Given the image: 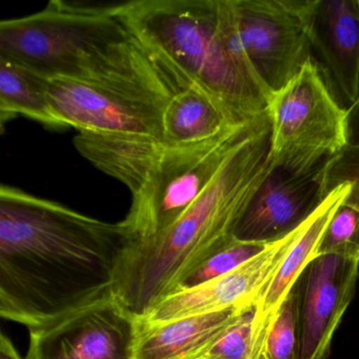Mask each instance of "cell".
Listing matches in <instances>:
<instances>
[{"label":"cell","instance_id":"obj_1","mask_svg":"<svg viewBox=\"0 0 359 359\" xmlns=\"http://www.w3.org/2000/svg\"><path fill=\"white\" fill-rule=\"evenodd\" d=\"M133 243L123 222L1 186L0 315L33 329L111 297Z\"/></svg>","mask_w":359,"mask_h":359},{"label":"cell","instance_id":"obj_2","mask_svg":"<svg viewBox=\"0 0 359 359\" xmlns=\"http://www.w3.org/2000/svg\"><path fill=\"white\" fill-rule=\"evenodd\" d=\"M270 140L264 112L191 207L161 234L130 247L113 295L136 318L182 291L189 277L232 239L241 214L273 169Z\"/></svg>","mask_w":359,"mask_h":359},{"label":"cell","instance_id":"obj_3","mask_svg":"<svg viewBox=\"0 0 359 359\" xmlns=\"http://www.w3.org/2000/svg\"><path fill=\"white\" fill-rule=\"evenodd\" d=\"M119 11L142 47L209 92L238 125L266 112L272 96L243 53L232 0H140Z\"/></svg>","mask_w":359,"mask_h":359},{"label":"cell","instance_id":"obj_4","mask_svg":"<svg viewBox=\"0 0 359 359\" xmlns=\"http://www.w3.org/2000/svg\"><path fill=\"white\" fill-rule=\"evenodd\" d=\"M0 56L49 79L165 83L163 60L140 45L119 5L88 7L53 0L43 11L0 22Z\"/></svg>","mask_w":359,"mask_h":359},{"label":"cell","instance_id":"obj_5","mask_svg":"<svg viewBox=\"0 0 359 359\" xmlns=\"http://www.w3.org/2000/svg\"><path fill=\"white\" fill-rule=\"evenodd\" d=\"M269 161L273 168L308 173L346 148V114L314 58L271 97Z\"/></svg>","mask_w":359,"mask_h":359},{"label":"cell","instance_id":"obj_6","mask_svg":"<svg viewBox=\"0 0 359 359\" xmlns=\"http://www.w3.org/2000/svg\"><path fill=\"white\" fill-rule=\"evenodd\" d=\"M258 117L196 146L169 148L163 144L156 165L142 188L132 195L131 208L123 220L134 243L161 234L191 207Z\"/></svg>","mask_w":359,"mask_h":359},{"label":"cell","instance_id":"obj_7","mask_svg":"<svg viewBox=\"0 0 359 359\" xmlns=\"http://www.w3.org/2000/svg\"><path fill=\"white\" fill-rule=\"evenodd\" d=\"M165 83H83L50 79L49 100L60 127L79 133L144 136L163 140V112L176 85Z\"/></svg>","mask_w":359,"mask_h":359},{"label":"cell","instance_id":"obj_8","mask_svg":"<svg viewBox=\"0 0 359 359\" xmlns=\"http://www.w3.org/2000/svg\"><path fill=\"white\" fill-rule=\"evenodd\" d=\"M310 0H232L237 35L260 83L274 95L313 58Z\"/></svg>","mask_w":359,"mask_h":359},{"label":"cell","instance_id":"obj_9","mask_svg":"<svg viewBox=\"0 0 359 359\" xmlns=\"http://www.w3.org/2000/svg\"><path fill=\"white\" fill-rule=\"evenodd\" d=\"M29 332L27 359H135L138 318L113 295Z\"/></svg>","mask_w":359,"mask_h":359},{"label":"cell","instance_id":"obj_10","mask_svg":"<svg viewBox=\"0 0 359 359\" xmlns=\"http://www.w3.org/2000/svg\"><path fill=\"white\" fill-rule=\"evenodd\" d=\"M359 259L316 256L302 273L298 359H327L334 333L354 297Z\"/></svg>","mask_w":359,"mask_h":359},{"label":"cell","instance_id":"obj_11","mask_svg":"<svg viewBox=\"0 0 359 359\" xmlns=\"http://www.w3.org/2000/svg\"><path fill=\"white\" fill-rule=\"evenodd\" d=\"M325 165L308 173L273 168L241 214L233 237L272 243L297 230L325 199L321 187Z\"/></svg>","mask_w":359,"mask_h":359},{"label":"cell","instance_id":"obj_12","mask_svg":"<svg viewBox=\"0 0 359 359\" xmlns=\"http://www.w3.org/2000/svg\"><path fill=\"white\" fill-rule=\"evenodd\" d=\"M306 222L231 272L169 296L155 306L144 318L140 319L149 323H168L217 312L231 306L255 304L304 230Z\"/></svg>","mask_w":359,"mask_h":359},{"label":"cell","instance_id":"obj_13","mask_svg":"<svg viewBox=\"0 0 359 359\" xmlns=\"http://www.w3.org/2000/svg\"><path fill=\"white\" fill-rule=\"evenodd\" d=\"M306 20L315 62L346 111L359 94V0H310Z\"/></svg>","mask_w":359,"mask_h":359},{"label":"cell","instance_id":"obj_14","mask_svg":"<svg viewBox=\"0 0 359 359\" xmlns=\"http://www.w3.org/2000/svg\"><path fill=\"white\" fill-rule=\"evenodd\" d=\"M350 191V184L344 182L327 193L323 203L309 218L274 276L255 300L250 359H262L266 337L281 304L306 266L316 257L321 237L330 219Z\"/></svg>","mask_w":359,"mask_h":359},{"label":"cell","instance_id":"obj_15","mask_svg":"<svg viewBox=\"0 0 359 359\" xmlns=\"http://www.w3.org/2000/svg\"><path fill=\"white\" fill-rule=\"evenodd\" d=\"M253 306H231L168 323H149L138 319L135 359H193Z\"/></svg>","mask_w":359,"mask_h":359},{"label":"cell","instance_id":"obj_16","mask_svg":"<svg viewBox=\"0 0 359 359\" xmlns=\"http://www.w3.org/2000/svg\"><path fill=\"white\" fill-rule=\"evenodd\" d=\"M239 126L209 92L182 77L163 112L161 142L169 148L196 146Z\"/></svg>","mask_w":359,"mask_h":359},{"label":"cell","instance_id":"obj_17","mask_svg":"<svg viewBox=\"0 0 359 359\" xmlns=\"http://www.w3.org/2000/svg\"><path fill=\"white\" fill-rule=\"evenodd\" d=\"M50 79L32 69L0 56L1 125L24 115L51 128H62L49 100Z\"/></svg>","mask_w":359,"mask_h":359},{"label":"cell","instance_id":"obj_18","mask_svg":"<svg viewBox=\"0 0 359 359\" xmlns=\"http://www.w3.org/2000/svg\"><path fill=\"white\" fill-rule=\"evenodd\" d=\"M300 278L292 287L277 313L266 337L262 359H298V325L302 297Z\"/></svg>","mask_w":359,"mask_h":359},{"label":"cell","instance_id":"obj_19","mask_svg":"<svg viewBox=\"0 0 359 359\" xmlns=\"http://www.w3.org/2000/svg\"><path fill=\"white\" fill-rule=\"evenodd\" d=\"M321 255L359 259V208L346 199L338 205L323 232L316 256Z\"/></svg>","mask_w":359,"mask_h":359},{"label":"cell","instance_id":"obj_20","mask_svg":"<svg viewBox=\"0 0 359 359\" xmlns=\"http://www.w3.org/2000/svg\"><path fill=\"white\" fill-rule=\"evenodd\" d=\"M269 245L271 243H247L237 241L232 237L230 241H228L222 249L218 250L196 272L189 277L182 290L196 287L231 272L254 256L262 253Z\"/></svg>","mask_w":359,"mask_h":359},{"label":"cell","instance_id":"obj_21","mask_svg":"<svg viewBox=\"0 0 359 359\" xmlns=\"http://www.w3.org/2000/svg\"><path fill=\"white\" fill-rule=\"evenodd\" d=\"M254 306L193 359H250Z\"/></svg>","mask_w":359,"mask_h":359},{"label":"cell","instance_id":"obj_22","mask_svg":"<svg viewBox=\"0 0 359 359\" xmlns=\"http://www.w3.org/2000/svg\"><path fill=\"white\" fill-rule=\"evenodd\" d=\"M344 182L351 186L346 201L359 208V148L346 147L327 161L323 172V197Z\"/></svg>","mask_w":359,"mask_h":359},{"label":"cell","instance_id":"obj_23","mask_svg":"<svg viewBox=\"0 0 359 359\" xmlns=\"http://www.w3.org/2000/svg\"><path fill=\"white\" fill-rule=\"evenodd\" d=\"M346 138L348 148H359V94L346 109Z\"/></svg>","mask_w":359,"mask_h":359},{"label":"cell","instance_id":"obj_24","mask_svg":"<svg viewBox=\"0 0 359 359\" xmlns=\"http://www.w3.org/2000/svg\"><path fill=\"white\" fill-rule=\"evenodd\" d=\"M0 359H24L5 333L0 336Z\"/></svg>","mask_w":359,"mask_h":359}]
</instances>
